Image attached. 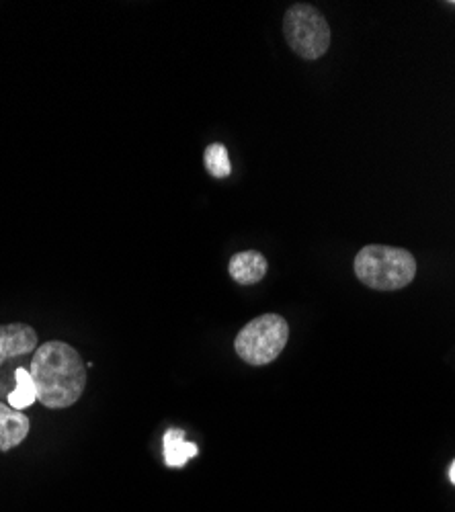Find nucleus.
<instances>
[{"mask_svg": "<svg viewBox=\"0 0 455 512\" xmlns=\"http://www.w3.org/2000/svg\"><path fill=\"white\" fill-rule=\"evenodd\" d=\"M283 35L289 50L304 60H318L330 48V27L312 5L289 7L283 17Z\"/></svg>", "mask_w": 455, "mask_h": 512, "instance_id": "20e7f679", "label": "nucleus"}, {"mask_svg": "<svg viewBox=\"0 0 455 512\" xmlns=\"http://www.w3.org/2000/svg\"><path fill=\"white\" fill-rule=\"evenodd\" d=\"M31 431L29 418L9 404L0 402V451L19 447Z\"/></svg>", "mask_w": 455, "mask_h": 512, "instance_id": "0eeeda50", "label": "nucleus"}, {"mask_svg": "<svg viewBox=\"0 0 455 512\" xmlns=\"http://www.w3.org/2000/svg\"><path fill=\"white\" fill-rule=\"evenodd\" d=\"M15 381H17V386H15V390H11L7 394V400H9V406H13L15 410L23 412L25 408H29L31 404L37 402L35 383L31 379V373L27 369H23V367H19L15 371Z\"/></svg>", "mask_w": 455, "mask_h": 512, "instance_id": "1a4fd4ad", "label": "nucleus"}, {"mask_svg": "<svg viewBox=\"0 0 455 512\" xmlns=\"http://www.w3.org/2000/svg\"><path fill=\"white\" fill-rule=\"evenodd\" d=\"M355 275L376 291H396L415 279L417 261L404 248L369 244L355 256Z\"/></svg>", "mask_w": 455, "mask_h": 512, "instance_id": "f03ea898", "label": "nucleus"}, {"mask_svg": "<svg viewBox=\"0 0 455 512\" xmlns=\"http://www.w3.org/2000/svg\"><path fill=\"white\" fill-rule=\"evenodd\" d=\"M203 162L214 179H226L232 173V162L224 144H210L205 148Z\"/></svg>", "mask_w": 455, "mask_h": 512, "instance_id": "9d476101", "label": "nucleus"}, {"mask_svg": "<svg viewBox=\"0 0 455 512\" xmlns=\"http://www.w3.org/2000/svg\"><path fill=\"white\" fill-rule=\"evenodd\" d=\"M37 349V332L29 324H0V367Z\"/></svg>", "mask_w": 455, "mask_h": 512, "instance_id": "39448f33", "label": "nucleus"}, {"mask_svg": "<svg viewBox=\"0 0 455 512\" xmlns=\"http://www.w3.org/2000/svg\"><path fill=\"white\" fill-rule=\"evenodd\" d=\"M164 461L169 467H185V463L197 457L199 449L195 443L185 441V433L181 429H169L162 439Z\"/></svg>", "mask_w": 455, "mask_h": 512, "instance_id": "6e6552de", "label": "nucleus"}, {"mask_svg": "<svg viewBox=\"0 0 455 512\" xmlns=\"http://www.w3.org/2000/svg\"><path fill=\"white\" fill-rule=\"evenodd\" d=\"M37 402L50 410L70 408L87 388V365L80 353L62 340H50L33 351L29 365Z\"/></svg>", "mask_w": 455, "mask_h": 512, "instance_id": "f257e3e1", "label": "nucleus"}, {"mask_svg": "<svg viewBox=\"0 0 455 512\" xmlns=\"http://www.w3.org/2000/svg\"><path fill=\"white\" fill-rule=\"evenodd\" d=\"M267 269V259L257 250H244L234 254L228 265V273L238 285H255L263 281Z\"/></svg>", "mask_w": 455, "mask_h": 512, "instance_id": "423d86ee", "label": "nucleus"}, {"mask_svg": "<svg viewBox=\"0 0 455 512\" xmlns=\"http://www.w3.org/2000/svg\"><path fill=\"white\" fill-rule=\"evenodd\" d=\"M449 480H451V484L455 486V459H453V463H451V467H449Z\"/></svg>", "mask_w": 455, "mask_h": 512, "instance_id": "9b49d317", "label": "nucleus"}, {"mask_svg": "<svg viewBox=\"0 0 455 512\" xmlns=\"http://www.w3.org/2000/svg\"><path fill=\"white\" fill-rule=\"evenodd\" d=\"M289 340V324L279 314H263L248 322L234 340L236 355L255 367L273 363Z\"/></svg>", "mask_w": 455, "mask_h": 512, "instance_id": "7ed1b4c3", "label": "nucleus"}]
</instances>
